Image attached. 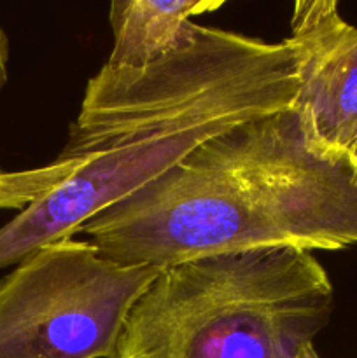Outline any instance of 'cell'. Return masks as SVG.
Segmentation results:
<instances>
[{
    "label": "cell",
    "mask_w": 357,
    "mask_h": 358,
    "mask_svg": "<svg viewBox=\"0 0 357 358\" xmlns=\"http://www.w3.org/2000/svg\"><path fill=\"white\" fill-rule=\"evenodd\" d=\"M79 233L119 264L158 269L265 248L343 250L357 245V168L290 105L202 142Z\"/></svg>",
    "instance_id": "6da1fadb"
},
{
    "label": "cell",
    "mask_w": 357,
    "mask_h": 358,
    "mask_svg": "<svg viewBox=\"0 0 357 358\" xmlns=\"http://www.w3.org/2000/svg\"><path fill=\"white\" fill-rule=\"evenodd\" d=\"M335 289L312 252L265 248L161 269L118 358H294L328 327Z\"/></svg>",
    "instance_id": "7a4b0ae2"
},
{
    "label": "cell",
    "mask_w": 357,
    "mask_h": 358,
    "mask_svg": "<svg viewBox=\"0 0 357 358\" xmlns=\"http://www.w3.org/2000/svg\"><path fill=\"white\" fill-rule=\"evenodd\" d=\"M298 70L284 41L202 27L189 44L144 69L104 65L86 84L59 161L210 122L240 124L293 105Z\"/></svg>",
    "instance_id": "3957f363"
},
{
    "label": "cell",
    "mask_w": 357,
    "mask_h": 358,
    "mask_svg": "<svg viewBox=\"0 0 357 358\" xmlns=\"http://www.w3.org/2000/svg\"><path fill=\"white\" fill-rule=\"evenodd\" d=\"M161 269L105 257L74 236L0 280V358H118L132 308Z\"/></svg>",
    "instance_id": "277c9868"
},
{
    "label": "cell",
    "mask_w": 357,
    "mask_h": 358,
    "mask_svg": "<svg viewBox=\"0 0 357 358\" xmlns=\"http://www.w3.org/2000/svg\"><path fill=\"white\" fill-rule=\"evenodd\" d=\"M284 42L296 59L293 108L326 150L346 156L357 138V27L335 0H298Z\"/></svg>",
    "instance_id": "5b68a950"
},
{
    "label": "cell",
    "mask_w": 357,
    "mask_h": 358,
    "mask_svg": "<svg viewBox=\"0 0 357 358\" xmlns=\"http://www.w3.org/2000/svg\"><path fill=\"white\" fill-rule=\"evenodd\" d=\"M223 0H114L108 23L114 48L105 65L144 69L192 41L200 24L192 17L223 7Z\"/></svg>",
    "instance_id": "8992f818"
},
{
    "label": "cell",
    "mask_w": 357,
    "mask_h": 358,
    "mask_svg": "<svg viewBox=\"0 0 357 358\" xmlns=\"http://www.w3.org/2000/svg\"><path fill=\"white\" fill-rule=\"evenodd\" d=\"M80 159L58 161L41 168L6 171L0 168V210H24L70 177Z\"/></svg>",
    "instance_id": "52a82bcc"
},
{
    "label": "cell",
    "mask_w": 357,
    "mask_h": 358,
    "mask_svg": "<svg viewBox=\"0 0 357 358\" xmlns=\"http://www.w3.org/2000/svg\"><path fill=\"white\" fill-rule=\"evenodd\" d=\"M9 55H10V48H9V38H7V34L4 31V28H0V91L4 90L7 83V65H9Z\"/></svg>",
    "instance_id": "ba28073f"
},
{
    "label": "cell",
    "mask_w": 357,
    "mask_h": 358,
    "mask_svg": "<svg viewBox=\"0 0 357 358\" xmlns=\"http://www.w3.org/2000/svg\"><path fill=\"white\" fill-rule=\"evenodd\" d=\"M294 358H321V355H318V353H317L315 346L310 345V346H307V348L301 350V352L298 353V355L294 357Z\"/></svg>",
    "instance_id": "9c48e42d"
},
{
    "label": "cell",
    "mask_w": 357,
    "mask_h": 358,
    "mask_svg": "<svg viewBox=\"0 0 357 358\" xmlns=\"http://www.w3.org/2000/svg\"><path fill=\"white\" fill-rule=\"evenodd\" d=\"M346 156H349V159L352 161L354 166L357 168V138H356V142L352 143V147H350V149H349V152H346Z\"/></svg>",
    "instance_id": "30bf717a"
}]
</instances>
